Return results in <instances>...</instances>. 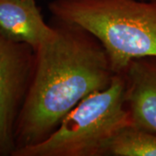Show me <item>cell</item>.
<instances>
[{
	"mask_svg": "<svg viewBox=\"0 0 156 156\" xmlns=\"http://www.w3.org/2000/svg\"><path fill=\"white\" fill-rule=\"evenodd\" d=\"M54 21V34L35 50L31 82L16 122L15 150L46 139L79 102L109 87L117 75L92 34Z\"/></svg>",
	"mask_w": 156,
	"mask_h": 156,
	"instance_id": "1",
	"label": "cell"
},
{
	"mask_svg": "<svg viewBox=\"0 0 156 156\" xmlns=\"http://www.w3.org/2000/svg\"><path fill=\"white\" fill-rule=\"evenodd\" d=\"M49 10L54 18L92 34L115 74H122L132 60L156 56V1L52 0Z\"/></svg>",
	"mask_w": 156,
	"mask_h": 156,
	"instance_id": "2",
	"label": "cell"
},
{
	"mask_svg": "<svg viewBox=\"0 0 156 156\" xmlns=\"http://www.w3.org/2000/svg\"><path fill=\"white\" fill-rule=\"evenodd\" d=\"M124 89L122 75L117 74L109 87L79 102L46 139L11 156H106L110 140L131 124Z\"/></svg>",
	"mask_w": 156,
	"mask_h": 156,
	"instance_id": "3",
	"label": "cell"
},
{
	"mask_svg": "<svg viewBox=\"0 0 156 156\" xmlns=\"http://www.w3.org/2000/svg\"><path fill=\"white\" fill-rule=\"evenodd\" d=\"M35 64V50L0 30V155L16 148L15 128L27 95Z\"/></svg>",
	"mask_w": 156,
	"mask_h": 156,
	"instance_id": "4",
	"label": "cell"
},
{
	"mask_svg": "<svg viewBox=\"0 0 156 156\" xmlns=\"http://www.w3.org/2000/svg\"><path fill=\"white\" fill-rule=\"evenodd\" d=\"M122 75L131 124L156 133V56L132 60Z\"/></svg>",
	"mask_w": 156,
	"mask_h": 156,
	"instance_id": "5",
	"label": "cell"
},
{
	"mask_svg": "<svg viewBox=\"0 0 156 156\" xmlns=\"http://www.w3.org/2000/svg\"><path fill=\"white\" fill-rule=\"evenodd\" d=\"M0 30L11 39L36 50L54 34L36 0H0Z\"/></svg>",
	"mask_w": 156,
	"mask_h": 156,
	"instance_id": "6",
	"label": "cell"
},
{
	"mask_svg": "<svg viewBox=\"0 0 156 156\" xmlns=\"http://www.w3.org/2000/svg\"><path fill=\"white\" fill-rule=\"evenodd\" d=\"M106 156H156V133L127 125L110 140Z\"/></svg>",
	"mask_w": 156,
	"mask_h": 156,
	"instance_id": "7",
	"label": "cell"
},
{
	"mask_svg": "<svg viewBox=\"0 0 156 156\" xmlns=\"http://www.w3.org/2000/svg\"><path fill=\"white\" fill-rule=\"evenodd\" d=\"M152 1H156V0H152Z\"/></svg>",
	"mask_w": 156,
	"mask_h": 156,
	"instance_id": "8",
	"label": "cell"
}]
</instances>
